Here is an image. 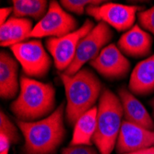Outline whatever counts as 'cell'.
Listing matches in <instances>:
<instances>
[{"label": "cell", "instance_id": "cell-1", "mask_svg": "<svg viewBox=\"0 0 154 154\" xmlns=\"http://www.w3.org/2000/svg\"><path fill=\"white\" fill-rule=\"evenodd\" d=\"M65 103L45 118L33 122L17 121L24 137L25 154H50L54 152L66 137L64 125Z\"/></svg>", "mask_w": 154, "mask_h": 154}, {"label": "cell", "instance_id": "cell-2", "mask_svg": "<svg viewBox=\"0 0 154 154\" xmlns=\"http://www.w3.org/2000/svg\"><path fill=\"white\" fill-rule=\"evenodd\" d=\"M66 91V116L69 125H75L78 119L91 108L102 95L103 85L98 77L87 67L81 68L74 75L60 74Z\"/></svg>", "mask_w": 154, "mask_h": 154}, {"label": "cell", "instance_id": "cell-3", "mask_svg": "<svg viewBox=\"0 0 154 154\" xmlns=\"http://www.w3.org/2000/svg\"><path fill=\"white\" fill-rule=\"evenodd\" d=\"M55 90L51 83H44L27 76L20 79V93L10 104L18 120L33 122L45 118L54 111Z\"/></svg>", "mask_w": 154, "mask_h": 154}, {"label": "cell", "instance_id": "cell-4", "mask_svg": "<svg viewBox=\"0 0 154 154\" xmlns=\"http://www.w3.org/2000/svg\"><path fill=\"white\" fill-rule=\"evenodd\" d=\"M124 111L119 97L110 90H104L99 99L96 130L92 143L100 154H111L121 130Z\"/></svg>", "mask_w": 154, "mask_h": 154}, {"label": "cell", "instance_id": "cell-5", "mask_svg": "<svg viewBox=\"0 0 154 154\" xmlns=\"http://www.w3.org/2000/svg\"><path fill=\"white\" fill-rule=\"evenodd\" d=\"M10 49L27 77L42 79L49 73L52 59L40 40L25 41Z\"/></svg>", "mask_w": 154, "mask_h": 154}, {"label": "cell", "instance_id": "cell-6", "mask_svg": "<svg viewBox=\"0 0 154 154\" xmlns=\"http://www.w3.org/2000/svg\"><path fill=\"white\" fill-rule=\"evenodd\" d=\"M114 33L109 25L99 22L82 40L78 46L75 58L69 67L65 71L67 75H74L79 72L83 66L94 60L103 49L108 45L113 39Z\"/></svg>", "mask_w": 154, "mask_h": 154}, {"label": "cell", "instance_id": "cell-7", "mask_svg": "<svg viewBox=\"0 0 154 154\" xmlns=\"http://www.w3.org/2000/svg\"><path fill=\"white\" fill-rule=\"evenodd\" d=\"M77 28L76 19L67 13L57 1H51L46 14L33 27L29 39L59 38L77 31Z\"/></svg>", "mask_w": 154, "mask_h": 154}, {"label": "cell", "instance_id": "cell-8", "mask_svg": "<svg viewBox=\"0 0 154 154\" xmlns=\"http://www.w3.org/2000/svg\"><path fill=\"white\" fill-rule=\"evenodd\" d=\"M95 27L91 20H86L80 28L71 33L59 38H48L46 47L58 70L66 71L73 62L78 46L82 40Z\"/></svg>", "mask_w": 154, "mask_h": 154}, {"label": "cell", "instance_id": "cell-9", "mask_svg": "<svg viewBox=\"0 0 154 154\" xmlns=\"http://www.w3.org/2000/svg\"><path fill=\"white\" fill-rule=\"evenodd\" d=\"M142 8L105 2L102 5H91L86 8L89 16L99 22H104L118 32L128 31L136 20V14Z\"/></svg>", "mask_w": 154, "mask_h": 154}, {"label": "cell", "instance_id": "cell-10", "mask_svg": "<svg viewBox=\"0 0 154 154\" xmlns=\"http://www.w3.org/2000/svg\"><path fill=\"white\" fill-rule=\"evenodd\" d=\"M90 64L100 75L109 79H124L130 70L129 61L115 44L105 46Z\"/></svg>", "mask_w": 154, "mask_h": 154}, {"label": "cell", "instance_id": "cell-11", "mask_svg": "<svg viewBox=\"0 0 154 154\" xmlns=\"http://www.w3.org/2000/svg\"><path fill=\"white\" fill-rule=\"evenodd\" d=\"M154 147V130L124 120L116 145L119 154H127Z\"/></svg>", "mask_w": 154, "mask_h": 154}, {"label": "cell", "instance_id": "cell-12", "mask_svg": "<svg viewBox=\"0 0 154 154\" xmlns=\"http://www.w3.org/2000/svg\"><path fill=\"white\" fill-rule=\"evenodd\" d=\"M117 45L120 51L128 57H144L151 52L152 38L149 33L137 24L122 34Z\"/></svg>", "mask_w": 154, "mask_h": 154}, {"label": "cell", "instance_id": "cell-13", "mask_svg": "<svg viewBox=\"0 0 154 154\" xmlns=\"http://www.w3.org/2000/svg\"><path fill=\"white\" fill-rule=\"evenodd\" d=\"M122 103L125 120L140 125L149 130H154V121L145 106L127 88L122 87L118 91Z\"/></svg>", "mask_w": 154, "mask_h": 154}, {"label": "cell", "instance_id": "cell-14", "mask_svg": "<svg viewBox=\"0 0 154 154\" xmlns=\"http://www.w3.org/2000/svg\"><path fill=\"white\" fill-rule=\"evenodd\" d=\"M19 62L10 54L1 51L0 54V95L3 99L14 98L20 88L18 80Z\"/></svg>", "mask_w": 154, "mask_h": 154}, {"label": "cell", "instance_id": "cell-15", "mask_svg": "<svg viewBox=\"0 0 154 154\" xmlns=\"http://www.w3.org/2000/svg\"><path fill=\"white\" fill-rule=\"evenodd\" d=\"M128 88L136 95H147L154 91V54L136 65Z\"/></svg>", "mask_w": 154, "mask_h": 154}, {"label": "cell", "instance_id": "cell-16", "mask_svg": "<svg viewBox=\"0 0 154 154\" xmlns=\"http://www.w3.org/2000/svg\"><path fill=\"white\" fill-rule=\"evenodd\" d=\"M32 21L25 18H9L0 27L1 46L11 47L29 39L33 30Z\"/></svg>", "mask_w": 154, "mask_h": 154}, {"label": "cell", "instance_id": "cell-17", "mask_svg": "<svg viewBox=\"0 0 154 154\" xmlns=\"http://www.w3.org/2000/svg\"><path fill=\"white\" fill-rule=\"evenodd\" d=\"M98 107H93L81 116L74 125L71 146H90L96 130Z\"/></svg>", "mask_w": 154, "mask_h": 154}, {"label": "cell", "instance_id": "cell-18", "mask_svg": "<svg viewBox=\"0 0 154 154\" xmlns=\"http://www.w3.org/2000/svg\"><path fill=\"white\" fill-rule=\"evenodd\" d=\"M12 3V14L15 18H32L41 20L48 9L46 0H14Z\"/></svg>", "mask_w": 154, "mask_h": 154}, {"label": "cell", "instance_id": "cell-19", "mask_svg": "<svg viewBox=\"0 0 154 154\" xmlns=\"http://www.w3.org/2000/svg\"><path fill=\"white\" fill-rule=\"evenodd\" d=\"M61 6L66 9V11L76 13L78 15H82L86 8L91 5H102L105 3L100 0H62Z\"/></svg>", "mask_w": 154, "mask_h": 154}, {"label": "cell", "instance_id": "cell-20", "mask_svg": "<svg viewBox=\"0 0 154 154\" xmlns=\"http://www.w3.org/2000/svg\"><path fill=\"white\" fill-rule=\"evenodd\" d=\"M0 133L8 137L11 144H17L20 142V137L17 128L3 111H1V114H0Z\"/></svg>", "mask_w": 154, "mask_h": 154}, {"label": "cell", "instance_id": "cell-21", "mask_svg": "<svg viewBox=\"0 0 154 154\" xmlns=\"http://www.w3.org/2000/svg\"><path fill=\"white\" fill-rule=\"evenodd\" d=\"M138 21L143 29L154 35V6L138 13Z\"/></svg>", "mask_w": 154, "mask_h": 154}, {"label": "cell", "instance_id": "cell-22", "mask_svg": "<svg viewBox=\"0 0 154 154\" xmlns=\"http://www.w3.org/2000/svg\"><path fill=\"white\" fill-rule=\"evenodd\" d=\"M62 154H99L98 151L91 146H69L62 150Z\"/></svg>", "mask_w": 154, "mask_h": 154}, {"label": "cell", "instance_id": "cell-23", "mask_svg": "<svg viewBox=\"0 0 154 154\" xmlns=\"http://www.w3.org/2000/svg\"><path fill=\"white\" fill-rule=\"evenodd\" d=\"M11 141L8 137L0 133V154H8Z\"/></svg>", "mask_w": 154, "mask_h": 154}, {"label": "cell", "instance_id": "cell-24", "mask_svg": "<svg viewBox=\"0 0 154 154\" xmlns=\"http://www.w3.org/2000/svg\"><path fill=\"white\" fill-rule=\"evenodd\" d=\"M13 12V8L12 7H8V8H2L0 9V24H4L8 19V16L10 15V13Z\"/></svg>", "mask_w": 154, "mask_h": 154}, {"label": "cell", "instance_id": "cell-25", "mask_svg": "<svg viewBox=\"0 0 154 154\" xmlns=\"http://www.w3.org/2000/svg\"><path fill=\"white\" fill-rule=\"evenodd\" d=\"M127 154H154V147H150V148H147V149H139L134 152H130V153H127Z\"/></svg>", "mask_w": 154, "mask_h": 154}, {"label": "cell", "instance_id": "cell-26", "mask_svg": "<svg viewBox=\"0 0 154 154\" xmlns=\"http://www.w3.org/2000/svg\"><path fill=\"white\" fill-rule=\"evenodd\" d=\"M150 103H151V106H152V109H153V116H154V99L151 101Z\"/></svg>", "mask_w": 154, "mask_h": 154}]
</instances>
